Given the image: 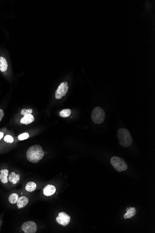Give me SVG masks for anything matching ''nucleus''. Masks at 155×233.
I'll return each mask as SVG.
<instances>
[{
  "label": "nucleus",
  "instance_id": "f257e3e1",
  "mask_svg": "<svg viewBox=\"0 0 155 233\" xmlns=\"http://www.w3.org/2000/svg\"><path fill=\"white\" fill-rule=\"evenodd\" d=\"M26 154L28 161L34 163H36L43 159L44 155V152L41 146L34 145L30 147Z\"/></svg>",
  "mask_w": 155,
  "mask_h": 233
},
{
  "label": "nucleus",
  "instance_id": "f03ea898",
  "mask_svg": "<svg viewBox=\"0 0 155 233\" xmlns=\"http://www.w3.org/2000/svg\"><path fill=\"white\" fill-rule=\"evenodd\" d=\"M117 136L119 143L123 147H128L132 145V139L130 133L125 128H120L118 130Z\"/></svg>",
  "mask_w": 155,
  "mask_h": 233
},
{
  "label": "nucleus",
  "instance_id": "7ed1b4c3",
  "mask_svg": "<svg viewBox=\"0 0 155 233\" xmlns=\"http://www.w3.org/2000/svg\"><path fill=\"white\" fill-rule=\"evenodd\" d=\"M106 114L105 111L99 107L93 109L92 112V119L95 123L101 124L105 121Z\"/></svg>",
  "mask_w": 155,
  "mask_h": 233
},
{
  "label": "nucleus",
  "instance_id": "20e7f679",
  "mask_svg": "<svg viewBox=\"0 0 155 233\" xmlns=\"http://www.w3.org/2000/svg\"><path fill=\"white\" fill-rule=\"evenodd\" d=\"M110 163L115 170L119 172L124 171L128 168L126 161L119 157H112L110 159Z\"/></svg>",
  "mask_w": 155,
  "mask_h": 233
},
{
  "label": "nucleus",
  "instance_id": "39448f33",
  "mask_svg": "<svg viewBox=\"0 0 155 233\" xmlns=\"http://www.w3.org/2000/svg\"><path fill=\"white\" fill-rule=\"evenodd\" d=\"M68 83L64 82L60 84L55 92V98L57 99H60L66 95L68 90Z\"/></svg>",
  "mask_w": 155,
  "mask_h": 233
},
{
  "label": "nucleus",
  "instance_id": "423d86ee",
  "mask_svg": "<svg viewBox=\"0 0 155 233\" xmlns=\"http://www.w3.org/2000/svg\"><path fill=\"white\" fill-rule=\"evenodd\" d=\"M21 229L25 233H35L36 232L37 227L34 221H28L23 224Z\"/></svg>",
  "mask_w": 155,
  "mask_h": 233
},
{
  "label": "nucleus",
  "instance_id": "0eeeda50",
  "mask_svg": "<svg viewBox=\"0 0 155 233\" xmlns=\"http://www.w3.org/2000/svg\"><path fill=\"white\" fill-rule=\"evenodd\" d=\"M56 220L60 225L65 227L70 223L71 217L65 212H60L59 213L58 216L57 217Z\"/></svg>",
  "mask_w": 155,
  "mask_h": 233
},
{
  "label": "nucleus",
  "instance_id": "6e6552de",
  "mask_svg": "<svg viewBox=\"0 0 155 233\" xmlns=\"http://www.w3.org/2000/svg\"><path fill=\"white\" fill-rule=\"evenodd\" d=\"M56 188L53 185L48 184L43 189V194L47 196H52L56 192Z\"/></svg>",
  "mask_w": 155,
  "mask_h": 233
},
{
  "label": "nucleus",
  "instance_id": "1a4fd4ad",
  "mask_svg": "<svg viewBox=\"0 0 155 233\" xmlns=\"http://www.w3.org/2000/svg\"><path fill=\"white\" fill-rule=\"evenodd\" d=\"M28 198L26 196H21L19 198L17 202V205L18 208H22L25 207V206L27 205L28 204Z\"/></svg>",
  "mask_w": 155,
  "mask_h": 233
},
{
  "label": "nucleus",
  "instance_id": "9d476101",
  "mask_svg": "<svg viewBox=\"0 0 155 233\" xmlns=\"http://www.w3.org/2000/svg\"><path fill=\"white\" fill-rule=\"evenodd\" d=\"M8 170L7 169L1 170L0 173V180L3 183L6 184L8 182Z\"/></svg>",
  "mask_w": 155,
  "mask_h": 233
},
{
  "label": "nucleus",
  "instance_id": "9b49d317",
  "mask_svg": "<svg viewBox=\"0 0 155 233\" xmlns=\"http://www.w3.org/2000/svg\"><path fill=\"white\" fill-rule=\"evenodd\" d=\"M34 121V117L32 114H30L24 116L21 119L20 122L21 123L27 125V124H29L33 123Z\"/></svg>",
  "mask_w": 155,
  "mask_h": 233
},
{
  "label": "nucleus",
  "instance_id": "f8f14e48",
  "mask_svg": "<svg viewBox=\"0 0 155 233\" xmlns=\"http://www.w3.org/2000/svg\"><path fill=\"white\" fill-rule=\"evenodd\" d=\"M8 180L14 184H16L20 181V175L16 174L14 172H12L8 176Z\"/></svg>",
  "mask_w": 155,
  "mask_h": 233
},
{
  "label": "nucleus",
  "instance_id": "ddd939ff",
  "mask_svg": "<svg viewBox=\"0 0 155 233\" xmlns=\"http://www.w3.org/2000/svg\"><path fill=\"white\" fill-rule=\"evenodd\" d=\"M127 212L126 214L124 215V218L125 219H128V218H132L133 216H134L136 213V210L135 207H129L126 208Z\"/></svg>",
  "mask_w": 155,
  "mask_h": 233
},
{
  "label": "nucleus",
  "instance_id": "4468645a",
  "mask_svg": "<svg viewBox=\"0 0 155 233\" xmlns=\"http://www.w3.org/2000/svg\"><path fill=\"white\" fill-rule=\"evenodd\" d=\"M8 65L6 59L3 57H0V71L4 72L7 70Z\"/></svg>",
  "mask_w": 155,
  "mask_h": 233
},
{
  "label": "nucleus",
  "instance_id": "2eb2a0df",
  "mask_svg": "<svg viewBox=\"0 0 155 233\" xmlns=\"http://www.w3.org/2000/svg\"><path fill=\"white\" fill-rule=\"evenodd\" d=\"M36 184L34 183V182H32V181H30V182H28V183L26 184V186H25V189L28 192H31L35 190H36Z\"/></svg>",
  "mask_w": 155,
  "mask_h": 233
},
{
  "label": "nucleus",
  "instance_id": "dca6fc26",
  "mask_svg": "<svg viewBox=\"0 0 155 233\" xmlns=\"http://www.w3.org/2000/svg\"><path fill=\"white\" fill-rule=\"evenodd\" d=\"M18 199H19L18 195L15 193H13L10 195L8 198V201L11 204H15L17 202Z\"/></svg>",
  "mask_w": 155,
  "mask_h": 233
},
{
  "label": "nucleus",
  "instance_id": "f3484780",
  "mask_svg": "<svg viewBox=\"0 0 155 233\" xmlns=\"http://www.w3.org/2000/svg\"><path fill=\"white\" fill-rule=\"evenodd\" d=\"M71 114V110L70 109H64L60 112V115L62 117H67Z\"/></svg>",
  "mask_w": 155,
  "mask_h": 233
},
{
  "label": "nucleus",
  "instance_id": "a211bd4d",
  "mask_svg": "<svg viewBox=\"0 0 155 233\" xmlns=\"http://www.w3.org/2000/svg\"><path fill=\"white\" fill-rule=\"evenodd\" d=\"M32 112H33V110L30 108V109H23V110H21V115L25 116V115L31 114Z\"/></svg>",
  "mask_w": 155,
  "mask_h": 233
},
{
  "label": "nucleus",
  "instance_id": "6ab92c4d",
  "mask_svg": "<svg viewBox=\"0 0 155 233\" xmlns=\"http://www.w3.org/2000/svg\"><path fill=\"white\" fill-rule=\"evenodd\" d=\"M29 134L28 133H24L19 135L18 139H19V140L20 141L24 140H26V139H27V138H29Z\"/></svg>",
  "mask_w": 155,
  "mask_h": 233
},
{
  "label": "nucleus",
  "instance_id": "aec40b11",
  "mask_svg": "<svg viewBox=\"0 0 155 233\" xmlns=\"http://www.w3.org/2000/svg\"><path fill=\"white\" fill-rule=\"evenodd\" d=\"M4 140L5 142L8 143H12L14 141L13 137L10 135H6L4 138Z\"/></svg>",
  "mask_w": 155,
  "mask_h": 233
},
{
  "label": "nucleus",
  "instance_id": "412c9836",
  "mask_svg": "<svg viewBox=\"0 0 155 233\" xmlns=\"http://www.w3.org/2000/svg\"><path fill=\"white\" fill-rule=\"evenodd\" d=\"M4 114L3 111L0 108V121H1V119L3 118Z\"/></svg>",
  "mask_w": 155,
  "mask_h": 233
},
{
  "label": "nucleus",
  "instance_id": "4be33fe9",
  "mask_svg": "<svg viewBox=\"0 0 155 233\" xmlns=\"http://www.w3.org/2000/svg\"><path fill=\"white\" fill-rule=\"evenodd\" d=\"M3 137V133L2 132H0V140L2 139Z\"/></svg>",
  "mask_w": 155,
  "mask_h": 233
}]
</instances>
